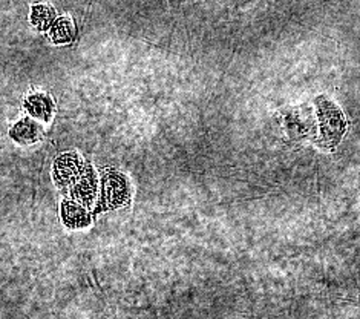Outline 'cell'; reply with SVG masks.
I'll return each mask as SVG.
<instances>
[{"mask_svg": "<svg viewBox=\"0 0 360 319\" xmlns=\"http://www.w3.org/2000/svg\"><path fill=\"white\" fill-rule=\"evenodd\" d=\"M316 123L319 127L316 143L325 149H334L344 139L348 129L344 112L325 96H317L314 100Z\"/></svg>", "mask_w": 360, "mask_h": 319, "instance_id": "cell-1", "label": "cell"}, {"mask_svg": "<svg viewBox=\"0 0 360 319\" xmlns=\"http://www.w3.org/2000/svg\"><path fill=\"white\" fill-rule=\"evenodd\" d=\"M132 198L131 181L123 172L117 169H108L100 177L98 203L94 211V217L106 211H115L127 206Z\"/></svg>", "mask_w": 360, "mask_h": 319, "instance_id": "cell-2", "label": "cell"}, {"mask_svg": "<svg viewBox=\"0 0 360 319\" xmlns=\"http://www.w3.org/2000/svg\"><path fill=\"white\" fill-rule=\"evenodd\" d=\"M84 165H86V160H83L77 152L60 154L53 165L54 183L62 189L71 187L82 174Z\"/></svg>", "mask_w": 360, "mask_h": 319, "instance_id": "cell-3", "label": "cell"}, {"mask_svg": "<svg viewBox=\"0 0 360 319\" xmlns=\"http://www.w3.org/2000/svg\"><path fill=\"white\" fill-rule=\"evenodd\" d=\"M98 174L97 170L94 169L89 161H86L82 174L79 178L75 180V183L70 187V192L72 200L79 204L84 206V208L89 209L92 203L96 201L97 194H98Z\"/></svg>", "mask_w": 360, "mask_h": 319, "instance_id": "cell-4", "label": "cell"}, {"mask_svg": "<svg viewBox=\"0 0 360 319\" xmlns=\"http://www.w3.org/2000/svg\"><path fill=\"white\" fill-rule=\"evenodd\" d=\"M288 131L293 139H314L317 140V123H316V114L305 111L304 108H299L295 112H291L287 120Z\"/></svg>", "mask_w": 360, "mask_h": 319, "instance_id": "cell-5", "label": "cell"}, {"mask_svg": "<svg viewBox=\"0 0 360 319\" xmlns=\"http://www.w3.org/2000/svg\"><path fill=\"white\" fill-rule=\"evenodd\" d=\"M23 106L32 118L40 120V122L48 123L54 117V111H56L54 100L51 99V96H48L46 92L34 91L28 94V96L25 97Z\"/></svg>", "mask_w": 360, "mask_h": 319, "instance_id": "cell-6", "label": "cell"}, {"mask_svg": "<svg viewBox=\"0 0 360 319\" xmlns=\"http://www.w3.org/2000/svg\"><path fill=\"white\" fill-rule=\"evenodd\" d=\"M60 217L68 229H84L92 221V215L84 206L74 201L72 198H65L60 206Z\"/></svg>", "mask_w": 360, "mask_h": 319, "instance_id": "cell-7", "label": "cell"}, {"mask_svg": "<svg viewBox=\"0 0 360 319\" xmlns=\"http://www.w3.org/2000/svg\"><path fill=\"white\" fill-rule=\"evenodd\" d=\"M11 140L20 146H30L40 140V129L32 118L25 117L15 122L10 129Z\"/></svg>", "mask_w": 360, "mask_h": 319, "instance_id": "cell-8", "label": "cell"}, {"mask_svg": "<svg viewBox=\"0 0 360 319\" xmlns=\"http://www.w3.org/2000/svg\"><path fill=\"white\" fill-rule=\"evenodd\" d=\"M74 32L75 30H74L72 20L70 17L62 15V17H57L53 23V27L49 28V37L56 43V45H66V43L72 42Z\"/></svg>", "mask_w": 360, "mask_h": 319, "instance_id": "cell-9", "label": "cell"}, {"mask_svg": "<svg viewBox=\"0 0 360 319\" xmlns=\"http://www.w3.org/2000/svg\"><path fill=\"white\" fill-rule=\"evenodd\" d=\"M56 19L57 17L53 6H49L46 4H37L31 6V23L36 30L49 31Z\"/></svg>", "mask_w": 360, "mask_h": 319, "instance_id": "cell-10", "label": "cell"}]
</instances>
